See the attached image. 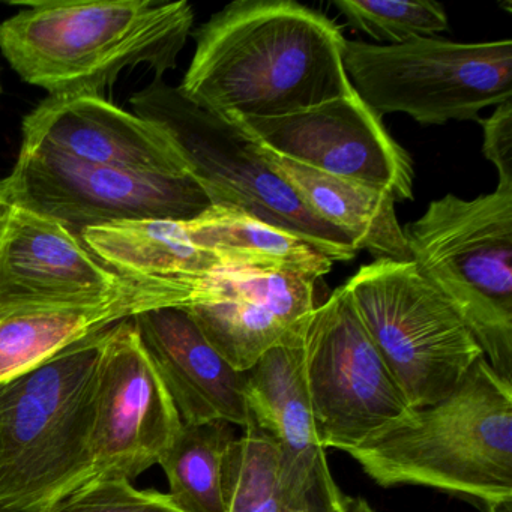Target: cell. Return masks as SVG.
Wrapping results in <instances>:
<instances>
[{"mask_svg": "<svg viewBox=\"0 0 512 512\" xmlns=\"http://www.w3.org/2000/svg\"><path fill=\"white\" fill-rule=\"evenodd\" d=\"M194 38L178 88L214 115L281 118L355 92L338 26L292 0H236Z\"/></svg>", "mask_w": 512, "mask_h": 512, "instance_id": "cell-1", "label": "cell"}, {"mask_svg": "<svg viewBox=\"0 0 512 512\" xmlns=\"http://www.w3.org/2000/svg\"><path fill=\"white\" fill-rule=\"evenodd\" d=\"M0 23V50L23 82L50 97H101L128 68L163 79L194 25L188 2H20Z\"/></svg>", "mask_w": 512, "mask_h": 512, "instance_id": "cell-2", "label": "cell"}, {"mask_svg": "<svg viewBox=\"0 0 512 512\" xmlns=\"http://www.w3.org/2000/svg\"><path fill=\"white\" fill-rule=\"evenodd\" d=\"M382 487L422 485L484 503L512 500V383L482 356L443 400L346 452Z\"/></svg>", "mask_w": 512, "mask_h": 512, "instance_id": "cell-3", "label": "cell"}, {"mask_svg": "<svg viewBox=\"0 0 512 512\" xmlns=\"http://www.w3.org/2000/svg\"><path fill=\"white\" fill-rule=\"evenodd\" d=\"M109 328L0 383V512L43 511L94 479L95 385Z\"/></svg>", "mask_w": 512, "mask_h": 512, "instance_id": "cell-4", "label": "cell"}, {"mask_svg": "<svg viewBox=\"0 0 512 512\" xmlns=\"http://www.w3.org/2000/svg\"><path fill=\"white\" fill-rule=\"evenodd\" d=\"M403 229L416 268L512 383V187L472 200L446 194Z\"/></svg>", "mask_w": 512, "mask_h": 512, "instance_id": "cell-5", "label": "cell"}, {"mask_svg": "<svg viewBox=\"0 0 512 512\" xmlns=\"http://www.w3.org/2000/svg\"><path fill=\"white\" fill-rule=\"evenodd\" d=\"M134 115L158 125L214 206H232L301 236L332 262L355 259L352 242L316 217L272 172L256 143L232 121L200 109L179 88L155 79L131 97Z\"/></svg>", "mask_w": 512, "mask_h": 512, "instance_id": "cell-6", "label": "cell"}, {"mask_svg": "<svg viewBox=\"0 0 512 512\" xmlns=\"http://www.w3.org/2000/svg\"><path fill=\"white\" fill-rule=\"evenodd\" d=\"M343 65L358 97L383 118L421 125L481 121L512 100V41L454 43L422 38L398 46L344 41Z\"/></svg>", "mask_w": 512, "mask_h": 512, "instance_id": "cell-7", "label": "cell"}, {"mask_svg": "<svg viewBox=\"0 0 512 512\" xmlns=\"http://www.w3.org/2000/svg\"><path fill=\"white\" fill-rule=\"evenodd\" d=\"M344 286L410 406L448 397L484 356L461 317L415 263L374 260Z\"/></svg>", "mask_w": 512, "mask_h": 512, "instance_id": "cell-8", "label": "cell"}, {"mask_svg": "<svg viewBox=\"0 0 512 512\" xmlns=\"http://www.w3.org/2000/svg\"><path fill=\"white\" fill-rule=\"evenodd\" d=\"M304 379L325 449L356 448L413 409L359 319L346 286L335 289L308 319Z\"/></svg>", "mask_w": 512, "mask_h": 512, "instance_id": "cell-9", "label": "cell"}, {"mask_svg": "<svg viewBox=\"0 0 512 512\" xmlns=\"http://www.w3.org/2000/svg\"><path fill=\"white\" fill-rule=\"evenodd\" d=\"M0 188L11 205L77 236L130 221H190L212 206L190 176L127 172L44 152L20 151Z\"/></svg>", "mask_w": 512, "mask_h": 512, "instance_id": "cell-10", "label": "cell"}, {"mask_svg": "<svg viewBox=\"0 0 512 512\" xmlns=\"http://www.w3.org/2000/svg\"><path fill=\"white\" fill-rule=\"evenodd\" d=\"M226 119L260 148L293 163L377 188L395 203L413 199L409 152L356 92L281 118Z\"/></svg>", "mask_w": 512, "mask_h": 512, "instance_id": "cell-11", "label": "cell"}, {"mask_svg": "<svg viewBox=\"0 0 512 512\" xmlns=\"http://www.w3.org/2000/svg\"><path fill=\"white\" fill-rule=\"evenodd\" d=\"M181 427V416L131 317L110 326L95 385L94 478L133 482L158 464Z\"/></svg>", "mask_w": 512, "mask_h": 512, "instance_id": "cell-12", "label": "cell"}, {"mask_svg": "<svg viewBox=\"0 0 512 512\" xmlns=\"http://www.w3.org/2000/svg\"><path fill=\"white\" fill-rule=\"evenodd\" d=\"M148 283L157 281L121 277L67 227L11 205L0 229V316L104 304Z\"/></svg>", "mask_w": 512, "mask_h": 512, "instance_id": "cell-13", "label": "cell"}, {"mask_svg": "<svg viewBox=\"0 0 512 512\" xmlns=\"http://www.w3.org/2000/svg\"><path fill=\"white\" fill-rule=\"evenodd\" d=\"M314 278L290 272L220 271L197 283L185 310L236 370L301 334L316 310Z\"/></svg>", "mask_w": 512, "mask_h": 512, "instance_id": "cell-14", "label": "cell"}, {"mask_svg": "<svg viewBox=\"0 0 512 512\" xmlns=\"http://www.w3.org/2000/svg\"><path fill=\"white\" fill-rule=\"evenodd\" d=\"M304 331L266 352L248 370L245 397L251 421L277 446L287 508L293 512H343L344 494L332 478L308 400Z\"/></svg>", "mask_w": 512, "mask_h": 512, "instance_id": "cell-15", "label": "cell"}, {"mask_svg": "<svg viewBox=\"0 0 512 512\" xmlns=\"http://www.w3.org/2000/svg\"><path fill=\"white\" fill-rule=\"evenodd\" d=\"M22 151L149 175L187 176L181 155L158 125L103 97H49L23 121Z\"/></svg>", "mask_w": 512, "mask_h": 512, "instance_id": "cell-16", "label": "cell"}, {"mask_svg": "<svg viewBox=\"0 0 512 512\" xmlns=\"http://www.w3.org/2000/svg\"><path fill=\"white\" fill-rule=\"evenodd\" d=\"M131 320L182 424H250L248 371L224 359L184 307L154 308Z\"/></svg>", "mask_w": 512, "mask_h": 512, "instance_id": "cell-17", "label": "cell"}, {"mask_svg": "<svg viewBox=\"0 0 512 512\" xmlns=\"http://www.w3.org/2000/svg\"><path fill=\"white\" fill-rule=\"evenodd\" d=\"M193 289L148 283L113 301L86 307L31 308L0 316V383L61 352L82 338L143 311L185 307Z\"/></svg>", "mask_w": 512, "mask_h": 512, "instance_id": "cell-18", "label": "cell"}, {"mask_svg": "<svg viewBox=\"0 0 512 512\" xmlns=\"http://www.w3.org/2000/svg\"><path fill=\"white\" fill-rule=\"evenodd\" d=\"M257 148L298 199L319 220L343 233L356 250H367L374 260L412 262L395 202L388 194L293 163L259 145Z\"/></svg>", "mask_w": 512, "mask_h": 512, "instance_id": "cell-19", "label": "cell"}, {"mask_svg": "<svg viewBox=\"0 0 512 512\" xmlns=\"http://www.w3.org/2000/svg\"><path fill=\"white\" fill-rule=\"evenodd\" d=\"M89 251L113 272L136 281L196 289L220 271L218 260L200 248L185 221H130L92 227L80 235Z\"/></svg>", "mask_w": 512, "mask_h": 512, "instance_id": "cell-20", "label": "cell"}, {"mask_svg": "<svg viewBox=\"0 0 512 512\" xmlns=\"http://www.w3.org/2000/svg\"><path fill=\"white\" fill-rule=\"evenodd\" d=\"M185 224L193 241L227 271L290 272L317 281L334 266L301 236L232 206L212 205Z\"/></svg>", "mask_w": 512, "mask_h": 512, "instance_id": "cell-21", "label": "cell"}, {"mask_svg": "<svg viewBox=\"0 0 512 512\" xmlns=\"http://www.w3.org/2000/svg\"><path fill=\"white\" fill-rule=\"evenodd\" d=\"M235 439L224 421L182 424L158 464L169 481V497L181 512H226L224 455Z\"/></svg>", "mask_w": 512, "mask_h": 512, "instance_id": "cell-22", "label": "cell"}, {"mask_svg": "<svg viewBox=\"0 0 512 512\" xmlns=\"http://www.w3.org/2000/svg\"><path fill=\"white\" fill-rule=\"evenodd\" d=\"M224 455L226 512H293L284 502L274 440L253 421Z\"/></svg>", "mask_w": 512, "mask_h": 512, "instance_id": "cell-23", "label": "cell"}, {"mask_svg": "<svg viewBox=\"0 0 512 512\" xmlns=\"http://www.w3.org/2000/svg\"><path fill=\"white\" fill-rule=\"evenodd\" d=\"M332 5L353 29L383 46L434 38L449 28L445 8L431 0H334Z\"/></svg>", "mask_w": 512, "mask_h": 512, "instance_id": "cell-24", "label": "cell"}, {"mask_svg": "<svg viewBox=\"0 0 512 512\" xmlns=\"http://www.w3.org/2000/svg\"><path fill=\"white\" fill-rule=\"evenodd\" d=\"M40 512H181L169 494L121 478H94Z\"/></svg>", "mask_w": 512, "mask_h": 512, "instance_id": "cell-25", "label": "cell"}, {"mask_svg": "<svg viewBox=\"0 0 512 512\" xmlns=\"http://www.w3.org/2000/svg\"><path fill=\"white\" fill-rule=\"evenodd\" d=\"M479 124L484 130V157L496 167L500 187H512V100L499 104Z\"/></svg>", "mask_w": 512, "mask_h": 512, "instance_id": "cell-26", "label": "cell"}, {"mask_svg": "<svg viewBox=\"0 0 512 512\" xmlns=\"http://www.w3.org/2000/svg\"><path fill=\"white\" fill-rule=\"evenodd\" d=\"M343 512H376L362 497L344 496Z\"/></svg>", "mask_w": 512, "mask_h": 512, "instance_id": "cell-27", "label": "cell"}, {"mask_svg": "<svg viewBox=\"0 0 512 512\" xmlns=\"http://www.w3.org/2000/svg\"><path fill=\"white\" fill-rule=\"evenodd\" d=\"M10 211L11 203L8 202L7 196H5L4 191L0 188V229L4 226L5 220H7Z\"/></svg>", "mask_w": 512, "mask_h": 512, "instance_id": "cell-28", "label": "cell"}, {"mask_svg": "<svg viewBox=\"0 0 512 512\" xmlns=\"http://www.w3.org/2000/svg\"><path fill=\"white\" fill-rule=\"evenodd\" d=\"M484 512H512V500L509 502L484 503Z\"/></svg>", "mask_w": 512, "mask_h": 512, "instance_id": "cell-29", "label": "cell"}, {"mask_svg": "<svg viewBox=\"0 0 512 512\" xmlns=\"http://www.w3.org/2000/svg\"><path fill=\"white\" fill-rule=\"evenodd\" d=\"M0 97H2V82H0Z\"/></svg>", "mask_w": 512, "mask_h": 512, "instance_id": "cell-30", "label": "cell"}]
</instances>
